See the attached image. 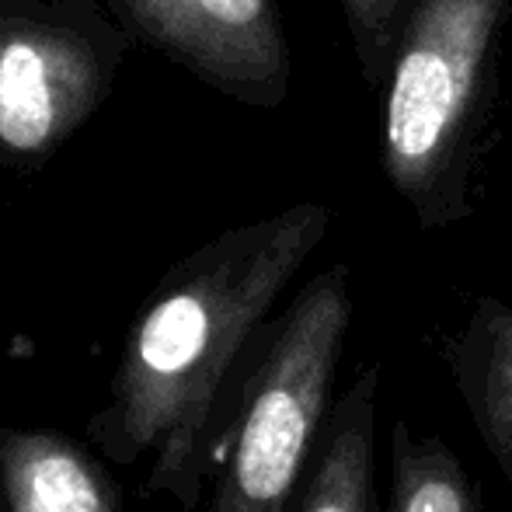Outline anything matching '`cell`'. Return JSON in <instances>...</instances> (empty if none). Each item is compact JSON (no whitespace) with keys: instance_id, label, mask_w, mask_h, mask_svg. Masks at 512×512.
I'll list each match as a JSON object with an SVG mask.
<instances>
[{"instance_id":"6da1fadb","label":"cell","mask_w":512,"mask_h":512,"mask_svg":"<svg viewBox=\"0 0 512 512\" xmlns=\"http://www.w3.org/2000/svg\"><path fill=\"white\" fill-rule=\"evenodd\" d=\"M328 230L331 209L314 199L227 230L143 310L115 377V408L129 450H157L154 485L196 499L216 398Z\"/></svg>"},{"instance_id":"7a4b0ae2","label":"cell","mask_w":512,"mask_h":512,"mask_svg":"<svg viewBox=\"0 0 512 512\" xmlns=\"http://www.w3.org/2000/svg\"><path fill=\"white\" fill-rule=\"evenodd\" d=\"M512 0H415L384 95L380 164L422 230L474 216L481 164L499 95V42Z\"/></svg>"},{"instance_id":"3957f363","label":"cell","mask_w":512,"mask_h":512,"mask_svg":"<svg viewBox=\"0 0 512 512\" xmlns=\"http://www.w3.org/2000/svg\"><path fill=\"white\" fill-rule=\"evenodd\" d=\"M352 324V272L328 265L272 324L230 432L209 512H290L331 411Z\"/></svg>"},{"instance_id":"277c9868","label":"cell","mask_w":512,"mask_h":512,"mask_svg":"<svg viewBox=\"0 0 512 512\" xmlns=\"http://www.w3.org/2000/svg\"><path fill=\"white\" fill-rule=\"evenodd\" d=\"M108 67L77 28L0 11V150L46 157L95 112Z\"/></svg>"},{"instance_id":"5b68a950","label":"cell","mask_w":512,"mask_h":512,"mask_svg":"<svg viewBox=\"0 0 512 512\" xmlns=\"http://www.w3.org/2000/svg\"><path fill=\"white\" fill-rule=\"evenodd\" d=\"M147 42L251 105L290 91V42L279 0H122Z\"/></svg>"},{"instance_id":"8992f818","label":"cell","mask_w":512,"mask_h":512,"mask_svg":"<svg viewBox=\"0 0 512 512\" xmlns=\"http://www.w3.org/2000/svg\"><path fill=\"white\" fill-rule=\"evenodd\" d=\"M439 359L492 464L512 485V304L478 297L439 342Z\"/></svg>"},{"instance_id":"52a82bcc","label":"cell","mask_w":512,"mask_h":512,"mask_svg":"<svg viewBox=\"0 0 512 512\" xmlns=\"http://www.w3.org/2000/svg\"><path fill=\"white\" fill-rule=\"evenodd\" d=\"M377 391L380 363L356 373L331 405L290 512H380L377 509Z\"/></svg>"},{"instance_id":"ba28073f","label":"cell","mask_w":512,"mask_h":512,"mask_svg":"<svg viewBox=\"0 0 512 512\" xmlns=\"http://www.w3.org/2000/svg\"><path fill=\"white\" fill-rule=\"evenodd\" d=\"M0 464L11 512H112L102 474L60 432H14Z\"/></svg>"},{"instance_id":"9c48e42d","label":"cell","mask_w":512,"mask_h":512,"mask_svg":"<svg viewBox=\"0 0 512 512\" xmlns=\"http://www.w3.org/2000/svg\"><path fill=\"white\" fill-rule=\"evenodd\" d=\"M380 512H485V502L443 439L418 436L398 418L391 429V492Z\"/></svg>"},{"instance_id":"30bf717a","label":"cell","mask_w":512,"mask_h":512,"mask_svg":"<svg viewBox=\"0 0 512 512\" xmlns=\"http://www.w3.org/2000/svg\"><path fill=\"white\" fill-rule=\"evenodd\" d=\"M366 88L380 91L415 0H338Z\"/></svg>"}]
</instances>
